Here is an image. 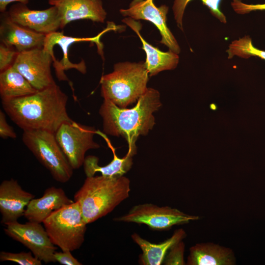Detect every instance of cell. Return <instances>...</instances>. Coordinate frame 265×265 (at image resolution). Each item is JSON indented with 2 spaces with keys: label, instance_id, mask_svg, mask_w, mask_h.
I'll return each mask as SVG.
<instances>
[{
  "label": "cell",
  "instance_id": "cell-1",
  "mask_svg": "<svg viewBox=\"0 0 265 265\" xmlns=\"http://www.w3.org/2000/svg\"><path fill=\"white\" fill-rule=\"evenodd\" d=\"M68 96L56 84L26 96L1 101L11 120L23 131L41 130L55 133L72 122L66 109Z\"/></svg>",
  "mask_w": 265,
  "mask_h": 265
},
{
  "label": "cell",
  "instance_id": "cell-2",
  "mask_svg": "<svg viewBox=\"0 0 265 265\" xmlns=\"http://www.w3.org/2000/svg\"><path fill=\"white\" fill-rule=\"evenodd\" d=\"M161 106L159 92L152 88H148L131 108H120L104 99L99 109L103 131L107 134L123 137L128 143V151L135 155L137 138L153 129L155 124L153 113Z\"/></svg>",
  "mask_w": 265,
  "mask_h": 265
},
{
  "label": "cell",
  "instance_id": "cell-3",
  "mask_svg": "<svg viewBox=\"0 0 265 265\" xmlns=\"http://www.w3.org/2000/svg\"><path fill=\"white\" fill-rule=\"evenodd\" d=\"M130 181L124 176L103 175L86 177L74 195L87 224L111 212L130 195Z\"/></svg>",
  "mask_w": 265,
  "mask_h": 265
},
{
  "label": "cell",
  "instance_id": "cell-4",
  "mask_svg": "<svg viewBox=\"0 0 265 265\" xmlns=\"http://www.w3.org/2000/svg\"><path fill=\"white\" fill-rule=\"evenodd\" d=\"M149 73L144 61L119 62L100 80L101 95L120 108L137 102L147 91Z\"/></svg>",
  "mask_w": 265,
  "mask_h": 265
},
{
  "label": "cell",
  "instance_id": "cell-5",
  "mask_svg": "<svg viewBox=\"0 0 265 265\" xmlns=\"http://www.w3.org/2000/svg\"><path fill=\"white\" fill-rule=\"evenodd\" d=\"M43 223L53 243L62 251L77 250L84 241L87 223L78 202L54 211Z\"/></svg>",
  "mask_w": 265,
  "mask_h": 265
},
{
  "label": "cell",
  "instance_id": "cell-6",
  "mask_svg": "<svg viewBox=\"0 0 265 265\" xmlns=\"http://www.w3.org/2000/svg\"><path fill=\"white\" fill-rule=\"evenodd\" d=\"M22 141L56 181L65 183L70 180L73 169L54 133L41 130L23 131Z\"/></svg>",
  "mask_w": 265,
  "mask_h": 265
},
{
  "label": "cell",
  "instance_id": "cell-7",
  "mask_svg": "<svg viewBox=\"0 0 265 265\" xmlns=\"http://www.w3.org/2000/svg\"><path fill=\"white\" fill-rule=\"evenodd\" d=\"M96 132L94 127L74 121L63 123L55 132L56 139L73 169L83 164L88 150L100 147L93 139Z\"/></svg>",
  "mask_w": 265,
  "mask_h": 265
},
{
  "label": "cell",
  "instance_id": "cell-8",
  "mask_svg": "<svg viewBox=\"0 0 265 265\" xmlns=\"http://www.w3.org/2000/svg\"><path fill=\"white\" fill-rule=\"evenodd\" d=\"M198 215H190L176 208L159 207L151 203L133 206L125 214L116 218L115 221L145 224L159 230L168 229L173 226L188 223L199 219Z\"/></svg>",
  "mask_w": 265,
  "mask_h": 265
},
{
  "label": "cell",
  "instance_id": "cell-9",
  "mask_svg": "<svg viewBox=\"0 0 265 265\" xmlns=\"http://www.w3.org/2000/svg\"><path fill=\"white\" fill-rule=\"evenodd\" d=\"M56 61L53 53L43 47L18 53L13 64L37 90L56 84L51 74L52 61Z\"/></svg>",
  "mask_w": 265,
  "mask_h": 265
},
{
  "label": "cell",
  "instance_id": "cell-10",
  "mask_svg": "<svg viewBox=\"0 0 265 265\" xmlns=\"http://www.w3.org/2000/svg\"><path fill=\"white\" fill-rule=\"evenodd\" d=\"M6 226L5 233L29 249L37 258L46 264L56 262L54 253L57 248L41 223L28 221L22 224L16 221Z\"/></svg>",
  "mask_w": 265,
  "mask_h": 265
},
{
  "label": "cell",
  "instance_id": "cell-11",
  "mask_svg": "<svg viewBox=\"0 0 265 265\" xmlns=\"http://www.w3.org/2000/svg\"><path fill=\"white\" fill-rule=\"evenodd\" d=\"M169 7L166 5L157 7L153 0H132L127 9H121L120 13L134 20H144L153 23L161 36L160 43L169 50L179 54L180 47L174 36L168 27L166 21Z\"/></svg>",
  "mask_w": 265,
  "mask_h": 265
},
{
  "label": "cell",
  "instance_id": "cell-12",
  "mask_svg": "<svg viewBox=\"0 0 265 265\" xmlns=\"http://www.w3.org/2000/svg\"><path fill=\"white\" fill-rule=\"evenodd\" d=\"M5 12L14 23L38 33L47 35L60 28V17L54 6L44 10H32L26 4L18 2Z\"/></svg>",
  "mask_w": 265,
  "mask_h": 265
},
{
  "label": "cell",
  "instance_id": "cell-13",
  "mask_svg": "<svg viewBox=\"0 0 265 265\" xmlns=\"http://www.w3.org/2000/svg\"><path fill=\"white\" fill-rule=\"evenodd\" d=\"M34 197L24 190L17 181L13 179L3 181L0 185L1 223L7 225L18 221Z\"/></svg>",
  "mask_w": 265,
  "mask_h": 265
},
{
  "label": "cell",
  "instance_id": "cell-14",
  "mask_svg": "<svg viewBox=\"0 0 265 265\" xmlns=\"http://www.w3.org/2000/svg\"><path fill=\"white\" fill-rule=\"evenodd\" d=\"M48 3L57 8L62 29L70 22L78 20L104 23L106 16L102 0H49Z\"/></svg>",
  "mask_w": 265,
  "mask_h": 265
},
{
  "label": "cell",
  "instance_id": "cell-15",
  "mask_svg": "<svg viewBox=\"0 0 265 265\" xmlns=\"http://www.w3.org/2000/svg\"><path fill=\"white\" fill-rule=\"evenodd\" d=\"M111 29L107 27L104 31L99 34L97 36L91 38H79L68 36L64 35L63 32L55 31L46 35V38L43 48L50 52H53V48L55 45L59 46L63 53L62 59L53 63L56 75L59 80H66L70 83L69 79L64 73V70L74 68L81 73L86 72V67L83 61L79 63H73L68 58V49L71 44L80 42H93L97 45L98 50L101 52L102 51L103 45L100 41L101 35L107 30Z\"/></svg>",
  "mask_w": 265,
  "mask_h": 265
},
{
  "label": "cell",
  "instance_id": "cell-16",
  "mask_svg": "<svg viewBox=\"0 0 265 265\" xmlns=\"http://www.w3.org/2000/svg\"><path fill=\"white\" fill-rule=\"evenodd\" d=\"M46 35L14 23L5 11L1 13L0 42L14 48L19 53L43 47Z\"/></svg>",
  "mask_w": 265,
  "mask_h": 265
},
{
  "label": "cell",
  "instance_id": "cell-17",
  "mask_svg": "<svg viewBox=\"0 0 265 265\" xmlns=\"http://www.w3.org/2000/svg\"><path fill=\"white\" fill-rule=\"evenodd\" d=\"M74 202L62 188L53 186L47 188L41 197L29 202L24 216L29 221L41 223L54 211Z\"/></svg>",
  "mask_w": 265,
  "mask_h": 265
},
{
  "label": "cell",
  "instance_id": "cell-18",
  "mask_svg": "<svg viewBox=\"0 0 265 265\" xmlns=\"http://www.w3.org/2000/svg\"><path fill=\"white\" fill-rule=\"evenodd\" d=\"M122 21L137 34L141 41L142 48L146 55L144 63L149 76L156 75L162 71L173 70L176 68L179 61L178 54L170 50L166 52L161 51L146 42L140 33V24L134 19L129 17L125 18Z\"/></svg>",
  "mask_w": 265,
  "mask_h": 265
},
{
  "label": "cell",
  "instance_id": "cell-19",
  "mask_svg": "<svg viewBox=\"0 0 265 265\" xmlns=\"http://www.w3.org/2000/svg\"><path fill=\"white\" fill-rule=\"evenodd\" d=\"M236 257L233 250L213 242L198 243L189 249L188 265H235Z\"/></svg>",
  "mask_w": 265,
  "mask_h": 265
},
{
  "label": "cell",
  "instance_id": "cell-20",
  "mask_svg": "<svg viewBox=\"0 0 265 265\" xmlns=\"http://www.w3.org/2000/svg\"><path fill=\"white\" fill-rule=\"evenodd\" d=\"M186 236L184 230H176L171 237L159 243L150 242L134 233L131 237L142 250L139 263L143 265H160L163 263L170 248L177 242L183 240Z\"/></svg>",
  "mask_w": 265,
  "mask_h": 265
},
{
  "label": "cell",
  "instance_id": "cell-21",
  "mask_svg": "<svg viewBox=\"0 0 265 265\" xmlns=\"http://www.w3.org/2000/svg\"><path fill=\"white\" fill-rule=\"evenodd\" d=\"M113 152V159L103 166L99 165V159L97 157L88 156L85 157L83 165L86 177L94 176L97 172L107 177H120L129 171L132 167V157L134 155L128 151L125 156L120 158L114 150Z\"/></svg>",
  "mask_w": 265,
  "mask_h": 265
},
{
  "label": "cell",
  "instance_id": "cell-22",
  "mask_svg": "<svg viewBox=\"0 0 265 265\" xmlns=\"http://www.w3.org/2000/svg\"><path fill=\"white\" fill-rule=\"evenodd\" d=\"M37 91L13 66L0 73L1 101L29 95Z\"/></svg>",
  "mask_w": 265,
  "mask_h": 265
},
{
  "label": "cell",
  "instance_id": "cell-23",
  "mask_svg": "<svg viewBox=\"0 0 265 265\" xmlns=\"http://www.w3.org/2000/svg\"><path fill=\"white\" fill-rule=\"evenodd\" d=\"M192 0H175L172 9L174 19L177 26L180 29H183V19L185 9L188 3ZM203 4L206 6L211 13L220 22L227 23L226 17L220 9V3L222 0H201ZM242 0H232V1H242Z\"/></svg>",
  "mask_w": 265,
  "mask_h": 265
},
{
  "label": "cell",
  "instance_id": "cell-24",
  "mask_svg": "<svg viewBox=\"0 0 265 265\" xmlns=\"http://www.w3.org/2000/svg\"><path fill=\"white\" fill-rule=\"evenodd\" d=\"M226 52L228 59H231L234 56L246 59L251 56H256L265 60V51L255 47L251 38L248 35L232 41Z\"/></svg>",
  "mask_w": 265,
  "mask_h": 265
},
{
  "label": "cell",
  "instance_id": "cell-25",
  "mask_svg": "<svg viewBox=\"0 0 265 265\" xmlns=\"http://www.w3.org/2000/svg\"><path fill=\"white\" fill-rule=\"evenodd\" d=\"M32 254L31 251L16 253L1 251L0 261L1 262L11 261L21 265H41L42 261Z\"/></svg>",
  "mask_w": 265,
  "mask_h": 265
},
{
  "label": "cell",
  "instance_id": "cell-26",
  "mask_svg": "<svg viewBox=\"0 0 265 265\" xmlns=\"http://www.w3.org/2000/svg\"><path fill=\"white\" fill-rule=\"evenodd\" d=\"M185 243L181 240L173 245L168 251L164 264L167 265H186L184 260Z\"/></svg>",
  "mask_w": 265,
  "mask_h": 265
},
{
  "label": "cell",
  "instance_id": "cell-27",
  "mask_svg": "<svg viewBox=\"0 0 265 265\" xmlns=\"http://www.w3.org/2000/svg\"><path fill=\"white\" fill-rule=\"evenodd\" d=\"M19 52L13 47L0 42V72L12 66Z\"/></svg>",
  "mask_w": 265,
  "mask_h": 265
},
{
  "label": "cell",
  "instance_id": "cell-28",
  "mask_svg": "<svg viewBox=\"0 0 265 265\" xmlns=\"http://www.w3.org/2000/svg\"><path fill=\"white\" fill-rule=\"evenodd\" d=\"M234 11L238 14H245L254 11L265 10V3L247 4L242 1H232L231 3Z\"/></svg>",
  "mask_w": 265,
  "mask_h": 265
},
{
  "label": "cell",
  "instance_id": "cell-29",
  "mask_svg": "<svg viewBox=\"0 0 265 265\" xmlns=\"http://www.w3.org/2000/svg\"><path fill=\"white\" fill-rule=\"evenodd\" d=\"M54 258L56 262L64 265H82L71 254L70 251H55Z\"/></svg>",
  "mask_w": 265,
  "mask_h": 265
},
{
  "label": "cell",
  "instance_id": "cell-30",
  "mask_svg": "<svg viewBox=\"0 0 265 265\" xmlns=\"http://www.w3.org/2000/svg\"><path fill=\"white\" fill-rule=\"evenodd\" d=\"M0 136L5 139L8 138H15L17 134L13 128L7 123L5 113L0 111Z\"/></svg>",
  "mask_w": 265,
  "mask_h": 265
},
{
  "label": "cell",
  "instance_id": "cell-31",
  "mask_svg": "<svg viewBox=\"0 0 265 265\" xmlns=\"http://www.w3.org/2000/svg\"><path fill=\"white\" fill-rule=\"evenodd\" d=\"M13 2H19L25 4H27L29 0H0V11L3 13L6 11L7 5Z\"/></svg>",
  "mask_w": 265,
  "mask_h": 265
}]
</instances>
